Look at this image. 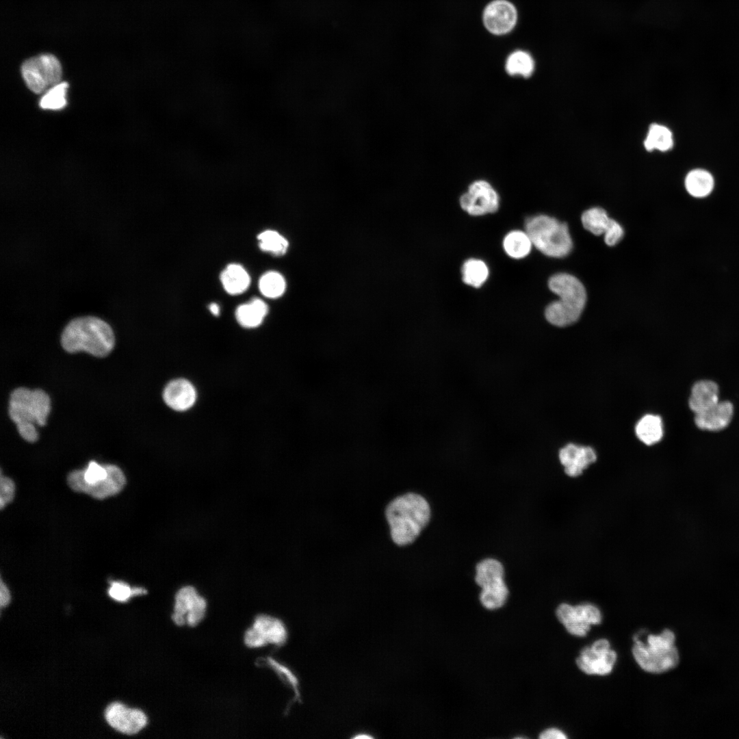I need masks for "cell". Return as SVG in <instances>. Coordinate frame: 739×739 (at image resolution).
I'll return each mask as SVG.
<instances>
[{"label":"cell","mask_w":739,"mask_h":739,"mask_svg":"<svg viewBox=\"0 0 739 739\" xmlns=\"http://www.w3.org/2000/svg\"><path fill=\"white\" fill-rule=\"evenodd\" d=\"M385 514L392 540L398 545H406L413 543L427 525L430 508L423 497L409 493L391 502Z\"/></svg>","instance_id":"2"},{"label":"cell","mask_w":739,"mask_h":739,"mask_svg":"<svg viewBox=\"0 0 739 739\" xmlns=\"http://www.w3.org/2000/svg\"><path fill=\"white\" fill-rule=\"evenodd\" d=\"M0 487V506L1 509H3L13 500L15 485L12 479L1 474Z\"/></svg>","instance_id":"34"},{"label":"cell","mask_w":739,"mask_h":739,"mask_svg":"<svg viewBox=\"0 0 739 739\" xmlns=\"http://www.w3.org/2000/svg\"><path fill=\"white\" fill-rule=\"evenodd\" d=\"M482 19L489 31L495 35H502L513 29L517 23V12L510 2L495 0L486 6Z\"/></svg>","instance_id":"15"},{"label":"cell","mask_w":739,"mask_h":739,"mask_svg":"<svg viewBox=\"0 0 739 739\" xmlns=\"http://www.w3.org/2000/svg\"><path fill=\"white\" fill-rule=\"evenodd\" d=\"M68 84L59 83L50 88L40 101V106L45 109H61L66 105V92Z\"/></svg>","instance_id":"32"},{"label":"cell","mask_w":739,"mask_h":739,"mask_svg":"<svg viewBox=\"0 0 739 739\" xmlns=\"http://www.w3.org/2000/svg\"><path fill=\"white\" fill-rule=\"evenodd\" d=\"M286 283L283 276L278 272L270 271L259 279V287L260 291L265 297L276 298L283 294L285 290Z\"/></svg>","instance_id":"30"},{"label":"cell","mask_w":739,"mask_h":739,"mask_svg":"<svg viewBox=\"0 0 739 739\" xmlns=\"http://www.w3.org/2000/svg\"><path fill=\"white\" fill-rule=\"evenodd\" d=\"M10 601V591H9L8 587L6 586V585L3 583V580H1V586H0V604H1V607L3 608V606H5L6 605H8L9 604Z\"/></svg>","instance_id":"38"},{"label":"cell","mask_w":739,"mask_h":739,"mask_svg":"<svg viewBox=\"0 0 739 739\" xmlns=\"http://www.w3.org/2000/svg\"><path fill=\"white\" fill-rule=\"evenodd\" d=\"M734 414L733 404L729 401H718L708 409L695 414V423L701 430L718 431L726 428Z\"/></svg>","instance_id":"18"},{"label":"cell","mask_w":739,"mask_h":739,"mask_svg":"<svg viewBox=\"0 0 739 739\" xmlns=\"http://www.w3.org/2000/svg\"><path fill=\"white\" fill-rule=\"evenodd\" d=\"M714 184L712 174L702 169L690 171L685 179L687 192L697 198H703L709 195L713 190Z\"/></svg>","instance_id":"24"},{"label":"cell","mask_w":739,"mask_h":739,"mask_svg":"<svg viewBox=\"0 0 739 739\" xmlns=\"http://www.w3.org/2000/svg\"><path fill=\"white\" fill-rule=\"evenodd\" d=\"M21 73L27 87L39 94L60 82L62 68L54 55L42 54L25 61Z\"/></svg>","instance_id":"9"},{"label":"cell","mask_w":739,"mask_h":739,"mask_svg":"<svg viewBox=\"0 0 739 739\" xmlns=\"http://www.w3.org/2000/svg\"><path fill=\"white\" fill-rule=\"evenodd\" d=\"M505 69L511 76L529 77L534 70V61L526 51L517 50L510 53L506 61Z\"/></svg>","instance_id":"26"},{"label":"cell","mask_w":739,"mask_h":739,"mask_svg":"<svg viewBox=\"0 0 739 739\" xmlns=\"http://www.w3.org/2000/svg\"><path fill=\"white\" fill-rule=\"evenodd\" d=\"M622 226L614 220L612 219L610 225L606 231L604 241L608 246L617 244L623 236Z\"/></svg>","instance_id":"35"},{"label":"cell","mask_w":739,"mask_h":739,"mask_svg":"<svg viewBox=\"0 0 739 739\" xmlns=\"http://www.w3.org/2000/svg\"><path fill=\"white\" fill-rule=\"evenodd\" d=\"M207 608L205 599L192 586L181 588L175 595L172 619L178 625L193 627L203 619Z\"/></svg>","instance_id":"11"},{"label":"cell","mask_w":739,"mask_h":739,"mask_svg":"<svg viewBox=\"0 0 739 739\" xmlns=\"http://www.w3.org/2000/svg\"><path fill=\"white\" fill-rule=\"evenodd\" d=\"M673 144V135L667 127L658 124H652L649 127L644 142L645 147L647 151L657 149L660 151H666L672 147Z\"/></svg>","instance_id":"28"},{"label":"cell","mask_w":739,"mask_h":739,"mask_svg":"<svg viewBox=\"0 0 739 739\" xmlns=\"http://www.w3.org/2000/svg\"><path fill=\"white\" fill-rule=\"evenodd\" d=\"M525 228L533 246L547 256L565 257L573 248L567 224L552 217L546 215L531 217L526 220Z\"/></svg>","instance_id":"7"},{"label":"cell","mask_w":739,"mask_h":739,"mask_svg":"<svg viewBox=\"0 0 739 739\" xmlns=\"http://www.w3.org/2000/svg\"><path fill=\"white\" fill-rule=\"evenodd\" d=\"M556 614L568 632L578 636H586L591 625L601 621L599 609L591 604L571 606L563 603L557 608Z\"/></svg>","instance_id":"10"},{"label":"cell","mask_w":739,"mask_h":739,"mask_svg":"<svg viewBox=\"0 0 739 739\" xmlns=\"http://www.w3.org/2000/svg\"><path fill=\"white\" fill-rule=\"evenodd\" d=\"M115 337L112 327L94 316L73 319L64 328L61 344L68 353L86 352L96 357H105L113 350Z\"/></svg>","instance_id":"1"},{"label":"cell","mask_w":739,"mask_h":739,"mask_svg":"<svg viewBox=\"0 0 739 739\" xmlns=\"http://www.w3.org/2000/svg\"><path fill=\"white\" fill-rule=\"evenodd\" d=\"M105 716L110 726L129 735L138 733L147 723V717L142 710L127 708L118 702L106 708Z\"/></svg>","instance_id":"16"},{"label":"cell","mask_w":739,"mask_h":739,"mask_svg":"<svg viewBox=\"0 0 739 739\" xmlns=\"http://www.w3.org/2000/svg\"><path fill=\"white\" fill-rule=\"evenodd\" d=\"M51 411V400L42 389L19 387L10 394L8 413L15 423L21 437L28 442L38 439L36 426H43L47 423Z\"/></svg>","instance_id":"3"},{"label":"cell","mask_w":739,"mask_h":739,"mask_svg":"<svg viewBox=\"0 0 739 739\" xmlns=\"http://www.w3.org/2000/svg\"><path fill=\"white\" fill-rule=\"evenodd\" d=\"M632 653L636 662L645 671L661 673L675 668L679 653L675 645L674 633L669 629L658 635L650 634L647 643L634 638Z\"/></svg>","instance_id":"6"},{"label":"cell","mask_w":739,"mask_h":739,"mask_svg":"<svg viewBox=\"0 0 739 739\" xmlns=\"http://www.w3.org/2000/svg\"><path fill=\"white\" fill-rule=\"evenodd\" d=\"M287 638L284 624L278 619L268 615H259L244 635V642L250 647H259L267 644L283 645Z\"/></svg>","instance_id":"14"},{"label":"cell","mask_w":739,"mask_h":739,"mask_svg":"<svg viewBox=\"0 0 739 739\" xmlns=\"http://www.w3.org/2000/svg\"><path fill=\"white\" fill-rule=\"evenodd\" d=\"M461 272L463 282L476 288L481 287L489 276L487 264L478 259L467 260L462 266Z\"/></svg>","instance_id":"27"},{"label":"cell","mask_w":739,"mask_h":739,"mask_svg":"<svg viewBox=\"0 0 739 739\" xmlns=\"http://www.w3.org/2000/svg\"><path fill=\"white\" fill-rule=\"evenodd\" d=\"M460 205L469 215L482 216L497 211L500 198L488 181L477 180L471 183L467 192L461 196Z\"/></svg>","instance_id":"12"},{"label":"cell","mask_w":739,"mask_h":739,"mask_svg":"<svg viewBox=\"0 0 739 739\" xmlns=\"http://www.w3.org/2000/svg\"><path fill=\"white\" fill-rule=\"evenodd\" d=\"M559 459L565 474L575 478L595 462L597 455L591 447L569 443L560 450Z\"/></svg>","instance_id":"17"},{"label":"cell","mask_w":739,"mask_h":739,"mask_svg":"<svg viewBox=\"0 0 739 739\" xmlns=\"http://www.w3.org/2000/svg\"><path fill=\"white\" fill-rule=\"evenodd\" d=\"M541 739H566L567 737L561 730L556 728H549L540 734Z\"/></svg>","instance_id":"37"},{"label":"cell","mask_w":739,"mask_h":739,"mask_svg":"<svg viewBox=\"0 0 739 739\" xmlns=\"http://www.w3.org/2000/svg\"><path fill=\"white\" fill-rule=\"evenodd\" d=\"M108 594L112 599L120 602H125L133 597V588L121 581L111 582Z\"/></svg>","instance_id":"33"},{"label":"cell","mask_w":739,"mask_h":739,"mask_svg":"<svg viewBox=\"0 0 739 739\" xmlns=\"http://www.w3.org/2000/svg\"><path fill=\"white\" fill-rule=\"evenodd\" d=\"M532 246V240L528 233L519 230L509 232L503 240L505 252L514 259L526 257L530 253Z\"/></svg>","instance_id":"25"},{"label":"cell","mask_w":739,"mask_h":739,"mask_svg":"<svg viewBox=\"0 0 739 739\" xmlns=\"http://www.w3.org/2000/svg\"><path fill=\"white\" fill-rule=\"evenodd\" d=\"M69 487L102 500L118 493L126 484L122 471L114 465H100L91 461L83 469L75 470L67 478Z\"/></svg>","instance_id":"5"},{"label":"cell","mask_w":739,"mask_h":739,"mask_svg":"<svg viewBox=\"0 0 739 739\" xmlns=\"http://www.w3.org/2000/svg\"><path fill=\"white\" fill-rule=\"evenodd\" d=\"M268 311L267 304L259 298H253L248 303L239 305L235 311L238 323L245 328H255L260 325Z\"/></svg>","instance_id":"21"},{"label":"cell","mask_w":739,"mask_h":739,"mask_svg":"<svg viewBox=\"0 0 739 739\" xmlns=\"http://www.w3.org/2000/svg\"><path fill=\"white\" fill-rule=\"evenodd\" d=\"M220 281L227 293L237 295L247 289L250 278L242 265L232 263L227 265L221 272Z\"/></svg>","instance_id":"22"},{"label":"cell","mask_w":739,"mask_h":739,"mask_svg":"<svg viewBox=\"0 0 739 739\" xmlns=\"http://www.w3.org/2000/svg\"><path fill=\"white\" fill-rule=\"evenodd\" d=\"M548 285L560 299L547 307L545 311L547 320L556 326H565L575 322L586 301V293L582 283L571 274L560 273L549 278Z\"/></svg>","instance_id":"4"},{"label":"cell","mask_w":739,"mask_h":739,"mask_svg":"<svg viewBox=\"0 0 739 739\" xmlns=\"http://www.w3.org/2000/svg\"><path fill=\"white\" fill-rule=\"evenodd\" d=\"M209 310H210V311H211V313H213V314L214 315H216V316H218V315H219V313H220V309H219V307H218V304H216V303H211V304H210V305L209 306Z\"/></svg>","instance_id":"39"},{"label":"cell","mask_w":739,"mask_h":739,"mask_svg":"<svg viewBox=\"0 0 739 739\" xmlns=\"http://www.w3.org/2000/svg\"><path fill=\"white\" fill-rule=\"evenodd\" d=\"M636 434L645 444L651 445L660 441L663 436V426L658 415H646L636 426Z\"/></svg>","instance_id":"23"},{"label":"cell","mask_w":739,"mask_h":739,"mask_svg":"<svg viewBox=\"0 0 739 739\" xmlns=\"http://www.w3.org/2000/svg\"><path fill=\"white\" fill-rule=\"evenodd\" d=\"M268 663L280 675L281 677L285 679L287 682L290 684L294 689L296 690V679L287 667L278 663L274 660L270 658L268 659Z\"/></svg>","instance_id":"36"},{"label":"cell","mask_w":739,"mask_h":739,"mask_svg":"<svg viewBox=\"0 0 739 739\" xmlns=\"http://www.w3.org/2000/svg\"><path fill=\"white\" fill-rule=\"evenodd\" d=\"M165 403L175 411H183L191 408L196 399L194 386L185 379H177L169 383L163 393Z\"/></svg>","instance_id":"19"},{"label":"cell","mask_w":739,"mask_h":739,"mask_svg":"<svg viewBox=\"0 0 739 739\" xmlns=\"http://www.w3.org/2000/svg\"><path fill=\"white\" fill-rule=\"evenodd\" d=\"M718 396V387L716 383L708 380H699L692 387L689 407L695 414L699 413L716 404L719 401Z\"/></svg>","instance_id":"20"},{"label":"cell","mask_w":739,"mask_h":739,"mask_svg":"<svg viewBox=\"0 0 739 739\" xmlns=\"http://www.w3.org/2000/svg\"><path fill=\"white\" fill-rule=\"evenodd\" d=\"M260 248L276 256L284 255L288 248L287 240L277 231L267 230L257 236Z\"/></svg>","instance_id":"31"},{"label":"cell","mask_w":739,"mask_h":739,"mask_svg":"<svg viewBox=\"0 0 739 739\" xmlns=\"http://www.w3.org/2000/svg\"><path fill=\"white\" fill-rule=\"evenodd\" d=\"M504 567L497 560H483L476 566V582L482 588L480 600L488 610H496L504 606L508 589L504 581Z\"/></svg>","instance_id":"8"},{"label":"cell","mask_w":739,"mask_h":739,"mask_svg":"<svg viewBox=\"0 0 739 739\" xmlns=\"http://www.w3.org/2000/svg\"><path fill=\"white\" fill-rule=\"evenodd\" d=\"M607 213L601 208L593 207L585 211L582 215L584 227L596 235L604 234L611 222Z\"/></svg>","instance_id":"29"},{"label":"cell","mask_w":739,"mask_h":739,"mask_svg":"<svg viewBox=\"0 0 739 739\" xmlns=\"http://www.w3.org/2000/svg\"><path fill=\"white\" fill-rule=\"evenodd\" d=\"M616 660L617 653L610 649L609 641L601 638L584 647L576 659V664L586 674L605 675L612 671Z\"/></svg>","instance_id":"13"}]
</instances>
